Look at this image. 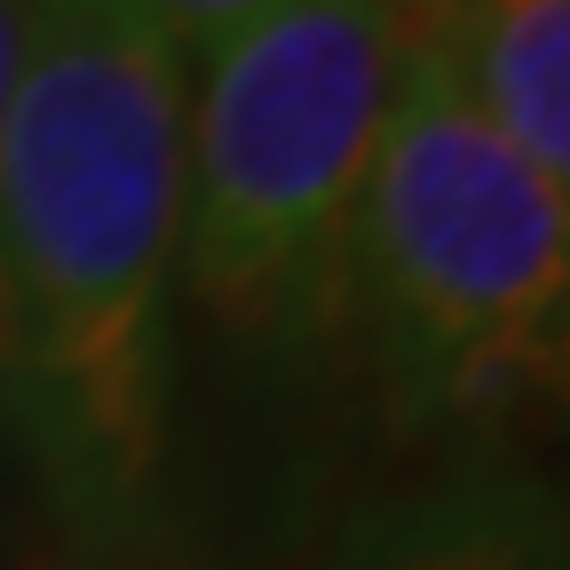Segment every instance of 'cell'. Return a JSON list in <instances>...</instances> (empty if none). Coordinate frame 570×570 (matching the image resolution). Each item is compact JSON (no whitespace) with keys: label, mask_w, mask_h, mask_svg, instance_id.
Wrapping results in <instances>:
<instances>
[{"label":"cell","mask_w":570,"mask_h":570,"mask_svg":"<svg viewBox=\"0 0 570 570\" xmlns=\"http://www.w3.org/2000/svg\"><path fill=\"white\" fill-rule=\"evenodd\" d=\"M404 17L483 127L570 190V0H404Z\"/></svg>","instance_id":"5b68a950"},{"label":"cell","mask_w":570,"mask_h":570,"mask_svg":"<svg viewBox=\"0 0 570 570\" xmlns=\"http://www.w3.org/2000/svg\"><path fill=\"white\" fill-rule=\"evenodd\" d=\"M404 63V0H294L190 71L175 317L246 373L348 365V238Z\"/></svg>","instance_id":"3957f363"},{"label":"cell","mask_w":570,"mask_h":570,"mask_svg":"<svg viewBox=\"0 0 570 570\" xmlns=\"http://www.w3.org/2000/svg\"><path fill=\"white\" fill-rule=\"evenodd\" d=\"M562 341L570 198L483 127L404 17L348 238V373L389 444L468 452L554 404Z\"/></svg>","instance_id":"7a4b0ae2"},{"label":"cell","mask_w":570,"mask_h":570,"mask_svg":"<svg viewBox=\"0 0 570 570\" xmlns=\"http://www.w3.org/2000/svg\"><path fill=\"white\" fill-rule=\"evenodd\" d=\"M309 570H562V515L508 444H468L365 499Z\"/></svg>","instance_id":"277c9868"},{"label":"cell","mask_w":570,"mask_h":570,"mask_svg":"<svg viewBox=\"0 0 570 570\" xmlns=\"http://www.w3.org/2000/svg\"><path fill=\"white\" fill-rule=\"evenodd\" d=\"M183 56L111 0H24L0 142V436L80 570L159 547L175 475Z\"/></svg>","instance_id":"6da1fadb"},{"label":"cell","mask_w":570,"mask_h":570,"mask_svg":"<svg viewBox=\"0 0 570 570\" xmlns=\"http://www.w3.org/2000/svg\"><path fill=\"white\" fill-rule=\"evenodd\" d=\"M111 9H127L142 32H159L183 56V71H198L206 56H223L238 32H254L262 17L294 9V0H111Z\"/></svg>","instance_id":"8992f818"},{"label":"cell","mask_w":570,"mask_h":570,"mask_svg":"<svg viewBox=\"0 0 570 570\" xmlns=\"http://www.w3.org/2000/svg\"><path fill=\"white\" fill-rule=\"evenodd\" d=\"M17 71H24V0H0V142L17 111Z\"/></svg>","instance_id":"52a82bcc"}]
</instances>
